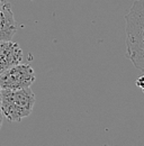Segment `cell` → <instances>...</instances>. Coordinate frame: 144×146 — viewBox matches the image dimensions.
<instances>
[{"label":"cell","mask_w":144,"mask_h":146,"mask_svg":"<svg viewBox=\"0 0 144 146\" xmlns=\"http://www.w3.org/2000/svg\"><path fill=\"white\" fill-rule=\"evenodd\" d=\"M127 56L144 73V0H136L125 16Z\"/></svg>","instance_id":"6da1fadb"},{"label":"cell","mask_w":144,"mask_h":146,"mask_svg":"<svg viewBox=\"0 0 144 146\" xmlns=\"http://www.w3.org/2000/svg\"><path fill=\"white\" fill-rule=\"evenodd\" d=\"M35 105V94L31 88L1 90L0 110L9 121H20L28 117Z\"/></svg>","instance_id":"7a4b0ae2"},{"label":"cell","mask_w":144,"mask_h":146,"mask_svg":"<svg viewBox=\"0 0 144 146\" xmlns=\"http://www.w3.org/2000/svg\"><path fill=\"white\" fill-rule=\"evenodd\" d=\"M35 72L29 64H16L0 74L1 90H19L29 88L35 82Z\"/></svg>","instance_id":"3957f363"},{"label":"cell","mask_w":144,"mask_h":146,"mask_svg":"<svg viewBox=\"0 0 144 146\" xmlns=\"http://www.w3.org/2000/svg\"><path fill=\"white\" fill-rule=\"evenodd\" d=\"M23 51L13 40H0V74L7 69L21 63Z\"/></svg>","instance_id":"277c9868"},{"label":"cell","mask_w":144,"mask_h":146,"mask_svg":"<svg viewBox=\"0 0 144 146\" xmlns=\"http://www.w3.org/2000/svg\"><path fill=\"white\" fill-rule=\"evenodd\" d=\"M17 32L10 2L0 0V40H11Z\"/></svg>","instance_id":"5b68a950"},{"label":"cell","mask_w":144,"mask_h":146,"mask_svg":"<svg viewBox=\"0 0 144 146\" xmlns=\"http://www.w3.org/2000/svg\"><path fill=\"white\" fill-rule=\"evenodd\" d=\"M135 83H136V86H137V87L142 90V92L144 93V74L136 80V82H135Z\"/></svg>","instance_id":"8992f818"},{"label":"cell","mask_w":144,"mask_h":146,"mask_svg":"<svg viewBox=\"0 0 144 146\" xmlns=\"http://www.w3.org/2000/svg\"><path fill=\"white\" fill-rule=\"evenodd\" d=\"M2 120H3V115H2V112L0 110V128H1V125H2Z\"/></svg>","instance_id":"52a82bcc"},{"label":"cell","mask_w":144,"mask_h":146,"mask_svg":"<svg viewBox=\"0 0 144 146\" xmlns=\"http://www.w3.org/2000/svg\"><path fill=\"white\" fill-rule=\"evenodd\" d=\"M0 102H1V88H0Z\"/></svg>","instance_id":"ba28073f"}]
</instances>
